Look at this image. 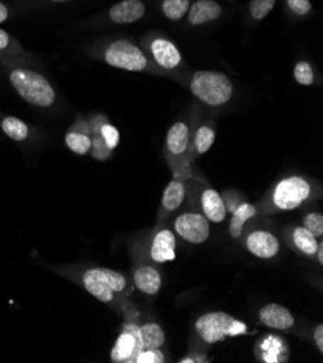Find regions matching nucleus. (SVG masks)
Returning <instances> with one entry per match:
<instances>
[{"label": "nucleus", "instance_id": "1", "mask_svg": "<svg viewBox=\"0 0 323 363\" xmlns=\"http://www.w3.org/2000/svg\"><path fill=\"white\" fill-rule=\"evenodd\" d=\"M320 187L312 178L305 175H287L264 194L258 213L263 216H270L275 213L292 211L306 206L307 203L317 199Z\"/></svg>", "mask_w": 323, "mask_h": 363}, {"label": "nucleus", "instance_id": "2", "mask_svg": "<svg viewBox=\"0 0 323 363\" xmlns=\"http://www.w3.org/2000/svg\"><path fill=\"white\" fill-rule=\"evenodd\" d=\"M86 291L104 304H114L129 297L132 286L126 275L102 267L87 268L75 277Z\"/></svg>", "mask_w": 323, "mask_h": 363}, {"label": "nucleus", "instance_id": "3", "mask_svg": "<svg viewBox=\"0 0 323 363\" xmlns=\"http://www.w3.org/2000/svg\"><path fill=\"white\" fill-rule=\"evenodd\" d=\"M9 82L21 99L32 106L48 108L57 101L55 89L38 71L21 67L11 68Z\"/></svg>", "mask_w": 323, "mask_h": 363}, {"label": "nucleus", "instance_id": "4", "mask_svg": "<svg viewBox=\"0 0 323 363\" xmlns=\"http://www.w3.org/2000/svg\"><path fill=\"white\" fill-rule=\"evenodd\" d=\"M192 126L185 121L173 123L165 136V158L174 178L187 181L192 177V161L195 160L190 148Z\"/></svg>", "mask_w": 323, "mask_h": 363}, {"label": "nucleus", "instance_id": "5", "mask_svg": "<svg viewBox=\"0 0 323 363\" xmlns=\"http://www.w3.org/2000/svg\"><path fill=\"white\" fill-rule=\"evenodd\" d=\"M189 89L202 103L219 107L229 103L235 89L232 80L217 69H199L190 79Z\"/></svg>", "mask_w": 323, "mask_h": 363}, {"label": "nucleus", "instance_id": "6", "mask_svg": "<svg viewBox=\"0 0 323 363\" xmlns=\"http://www.w3.org/2000/svg\"><path fill=\"white\" fill-rule=\"evenodd\" d=\"M195 332L203 343L214 345L228 337L246 335L248 324L225 311H210L196 320Z\"/></svg>", "mask_w": 323, "mask_h": 363}, {"label": "nucleus", "instance_id": "7", "mask_svg": "<svg viewBox=\"0 0 323 363\" xmlns=\"http://www.w3.org/2000/svg\"><path fill=\"white\" fill-rule=\"evenodd\" d=\"M103 61L111 67L132 71V72H153L161 74V71L142 48L129 40H116L103 50Z\"/></svg>", "mask_w": 323, "mask_h": 363}, {"label": "nucleus", "instance_id": "8", "mask_svg": "<svg viewBox=\"0 0 323 363\" xmlns=\"http://www.w3.org/2000/svg\"><path fill=\"white\" fill-rule=\"evenodd\" d=\"M174 233L192 245L204 243L210 236V222L199 211H185L173 222Z\"/></svg>", "mask_w": 323, "mask_h": 363}, {"label": "nucleus", "instance_id": "9", "mask_svg": "<svg viewBox=\"0 0 323 363\" xmlns=\"http://www.w3.org/2000/svg\"><path fill=\"white\" fill-rule=\"evenodd\" d=\"M141 350L142 345L139 337V324L128 320L111 350V360L114 363H133Z\"/></svg>", "mask_w": 323, "mask_h": 363}, {"label": "nucleus", "instance_id": "10", "mask_svg": "<svg viewBox=\"0 0 323 363\" xmlns=\"http://www.w3.org/2000/svg\"><path fill=\"white\" fill-rule=\"evenodd\" d=\"M239 239H242V246L251 255H254L258 259H273L278 255L281 249L280 239L273 232L264 229L249 230Z\"/></svg>", "mask_w": 323, "mask_h": 363}, {"label": "nucleus", "instance_id": "11", "mask_svg": "<svg viewBox=\"0 0 323 363\" xmlns=\"http://www.w3.org/2000/svg\"><path fill=\"white\" fill-rule=\"evenodd\" d=\"M148 52L151 61L164 71H175L183 64V55L178 47L164 36H154L148 41Z\"/></svg>", "mask_w": 323, "mask_h": 363}, {"label": "nucleus", "instance_id": "12", "mask_svg": "<svg viewBox=\"0 0 323 363\" xmlns=\"http://www.w3.org/2000/svg\"><path fill=\"white\" fill-rule=\"evenodd\" d=\"M177 257V239L175 233L168 228L155 230L150 242V259L154 264L163 265L174 261Z\"/></svg>", "mask_w": 323, "mask_h": 363}, {"label": "nucleus", "instance_id": "13", "mask_svg": "<svg viewBox=\"0 0 323 363\" xmlns=\"http://www.w3.org/2000/svg\"><path fill=\"white\" fill-rule=\"evenodd\" d=\"M258 318L265 328L278 332H289L296 325L293 313L277 303H270L261 307L258 311Z\"/></svg>", "mask_w": 323, "mask_h": 363}, {"label": "nucleus", "instance_id": "14", "mask_svg": "<svg viewBox=\"0 0 323 363\" xmlns=\"http://www.w3.org/2000/svg\"><path fill=\"white\" fill-rule=\"evenodd\" d=\"M256 357L264 363H281L289 359V346L281 336L267 335L256 343Z\"/></svg>", "mask_w": 323, "mask_h": 363}, {"label": "nucleus", "instance_id": "15", "mask_svg": "<svg viewBox=\"0 0 323 363\" xmlns=\"http://www.w3.org/2000/svg\"><path fill=\"white\" fill-rule=\"evenodd\" d=\"M186 196H187L186 181H183L180 178H173L163 193L160 214H158V226L161 225L163 220L167 219L171 213L180 208V206L186 200Z\"/></svg>", "mask_w": 323, "mask_h": 363}, {"label": "nucleus", "instance_id": "16", "mask_svg": "<svg viewBox=\"0 0 323 363\" xmlns=\"http://www.w3.org/2000/svg\"><path fill=\"white\" fill-rule=\"evenodd\" d=\"M92 126L87 119H77L65 133L67 148L76 155H87L92 151Z\"/></svg>", "mask_w": 323, "mask_h": 363}, {"label": "nucleus", "instance_id": "17", "mask_svg": "<svg viewBox=\"0 0 323 363\" xmlns=\"http://www.w3.org/2000/svg\"><path fill=\"white\" fill-rule=\"evenodd\" d=\"M200 208L203 216L212 223H222L226 219L228 208L225 204V200L222 194L212 189L210 186H206L200 190Z\"/></svg>", "mask_w": 323, "mask_h": 363}, {"label": "nucleus", "instance_id": "18", "mask_svg": "<svg viewBox=\"0 0 323 363\" xmlns=\"http://www.w3.org/2000/svg\"><path fill=\"white\" fill-rule=\"evenodd\" d=\"M132 282L138 291L153 297L160 293V289L163 286V274L154 265L141 264L133 269Z\"/></svg>", "mask_w": 323, "mask_h": 363}, {"label": "nucleus", "instance_id": "19", "mask_svg": "<svg viewBox=\"0 0 323 363\" xmlns=\"http://www.w3.org/2000/svg\"><path fill=\"white\" fill-rule=\"evenodd\" d=\"M285 240L292 249L306 258H314L319 239L303 226H290L285 230Z\"/></svg>", "mask_w": 323, "mask_h": 363}, {"label": "nucleus", "instance_id": "20", "mask_svg": "<svg viewBox=\"0 0 323 363\" xmlns=\"http://www.w3.org/2000/svg\"><path fill=\"white\" fill-rule=\"evenodd\" d=\"M146 11V4L142 0H122L111 8L109 18L118 25H128L141 21Z\"/></svg>", "mask_w": 323, "mask_h": 363}, {"label": "nucleus", "instance_id": "21", "mask_svg": "<svg viewBox=\"0 0 323 363\" xmlns=\"http://www.w3.org/2000/svg\"><path fill=\"white\" fill-rule=\"evenodd\" d=\"M221 16L222 6L218 2H214V0H196L193 5H190L187 12L189 23L193 26L213 22Z\"/></svg>", "mask_w": 323, "mask_h": 363}, {"label": "nucleus", "instance_id": "22", "mask_svg": "<svg viewBox=\"0 0 323 363\" xmlns=\"http://www.w3.org/2000/svg\"><path fill=\"white\" fill-rule=\"evenodd\" d=\"M258 213V206L251 204L246 201H242L234 211H232V217L229 222V236L232 239H239L243 235V228L245 225L257 217Z\"/></svg>", "mask_w": 323, "mask_h": 363}, {"label": "nucleus", "instance_id": "23", "mask_svg": "<svg viewBox=\"0 0 323 363\" xmlns=\"http://www.w3.org/2000/svg\"><path fill=\"white\" fill-rule=\"evenodd\" d=\"M214 139H217V132H214L213 125L210 123L199 125L195 129V132H192L190 148H192L193 157L204 155L213 147Z\"/></svg>", "mask_w": 323, "mask_h": 363}, {"label": "nucleus", "instance_id": "24", "mask_svg": "<svg viewBox=\"0 0 323 363\" xmlns=\"http://www.w3.org/2000/svg\"><path fill=\"white\" fill-rule=\"evenodd\" d=\"M139 337L143 349H161L165 345V332L155 321L139 324Z\"/></svg>", "mask_w": 323, "mask_h": 363}, {"label": "nucleus", "instance_id": "25", "mask_svg": "<svg viewBox=\"0 0 323 363\" xmlns=\"http://www.w3.org/2000/svg\"><path fill=\"white\" fill-rule=\"evenodd\" d=\"M0 128L5 132L8 138H11L15 142H23L29 136V126L15 116H6L0 121Z\"/></svg>", "mask_w": 323, "mask_h": 363}, {"label": "nucleus", "instance_id": "26", "mask_svg": "<svg viewBox=\"0 0 323 363\" xmlns=\"http://www.w3.org/2000/svg\"><path fill=\"white\" fill-rule=\"evenodd\" d=\"M190 5V0H163L161 12L170 21H180L187 15Z\"/></svg>", "mask_w": 323, "mask_h": 363}, {"label": "nucleus", "instance_id": "27", "mask_svg": "<svg viewBox=\"0 0 323 363\" xmlns=\"http://www.w3.org/2000/svg\"><path fill=\"white\" fill-rule=\"evenodd\" d=\"M293 74H295V80L300 86H313L314 84V71H313V67L310 65V62H307V61H303V60L299 61L295 65Z\"/></svg>", "mask_w": 323, "mask_h": 363}, {"label": "nucleus", "instance_id": "28", "mask_svg": "<svg viewBox=\"0 0 323 363\" xmlns=\"http://www.w3.org/2000/svg\"><path fill=\"white\" fill-rule=\"evenodd\" d=\"M277 0H251L249 2V13L256 21L265 19L271 11L274 9Z\"/></svg>", "mask_w": 323, "mask_h": 363}, {"label": "nucleus", "instance_id": "29", "mask_svg": "<svg viewBox=\"0 0 323 363\" xmlns=\"http://www.w3.org/2000/svg\"><path fill=\"white\" fill-rule=\"evenodd\" d=\"M303 228L313 233L317 239L323 236V214L319 211H310L303 216Z\"/></svg>", "mask_w": 323, "mask_h": 363}, {"label": "nucleus", "instance_id": "30", "mask_svg": "<svg viewBox=\"0 0 323 363\" xmlns=\"http://www.w3.org/2000/svg\"><path fill=\"white\" fill-rule=\"evenodd\" d=\"M100 136H102V139L104 140L106 147L109 148L111 151H115V150L118 148V145H119V142H121V133H119V130H118L109 121H107L106 123L102 125V128H100Z\"/></svg>", "mask_w": 323, "mask_h": 363}, {"label": "nucleus", "instance_id": "31", "mask_svg": "<svg viewBox=\"0 0 323 363\" xmlns=\"http://www.w3.org/2000/svg\"><path fill=\"white\" fill-rule=\"evenodd\" d=\"M22 52L19 44L13 36H11L5 29L0 28V55L4 54H16Z\"/></svg>", "mask_w": 323, "mask_h": 363}, {"label": "nucleus", "instance_id": "32", "mask_svg": "<svg viewBox=\"0 0 323 363\" xmlns=\"http://www.w3.org/2000/svg\"><path fill=\"white\" fill-rule=\"evenodd\" d=\"M165 354L161 352V349H143L141 350L133 363H164Z\"/></svg>", "mask_w": 323, "mask_h": 363}, {"label": "nucleus", "instance_id": "33", "mask_svg": "<svg viewBox=\"0 0 323 363\" xmlns=\"http://www.w3.org/2000/svg\"><path fill=\"white\" fill-rule=\"evenodd\" d=\"M287 6L299 16H306L312 11L310 0H287Z\"/></svg>", "mask_w": 323, "mask_h": 363}, {"label": "nucleus", "instance_id": "34", "mask_svg": "<svg viewBox=\"0 0 323 363\" xmlns=\"http://www.w3.org/2000/svg\"><path fill=\"white\" fill-rule=\"evenodd\" d=\"M313 342L320 353H323V324H317L313 330Z\"/></svg>", "mask_w": 323, "mask_h": 363}, {"label": "nucleus", "instance_id": "35", "mask_svg": "<svg viewBox=\"0 0 323 363\" xmlns=\"http://www.w3.org/2000/svg\"><path fill=\"white\" fill-rule=\"evenodd\" d=\"M196 362H207V359L200 356H186L178 360V363H196Z\"/></svg>", "mask_w": 323, "mask_h": 363}, {"label": "nucleus", "instance_id": "36", "mask_svg": "<svg viewBox=\"0 0 323 363\" xmlns=\"http://www.w3.org/2000/svg\"><path fill=\"white\" fill-rule=\"evenodd\" d=\"M9 18V9L5 4L0 2V23H4Z\"/></svg>", "mask_w": 323, "mask_h": 363}, {"label": "nucleus", "instance_id": "37", "mask_svg": "<svg viewBox=\"0 0 323 363\" xmlns=\"http://www.w3.org/2000/svg\"><path fill=\"white\" fill-rule=\"evenodd\" d=\"M316 259H317V264L319 265H323V242L320 240L319 242V246H317V250H316Z\"/></svg>", "mask_w": 323, "mask_h": 363}, {"label": "nucleus", "instance_id": "38", "mask_svg": "<svg viewBox=\"0 0 323 363\" xmlns=\"http://www.w3.org/2000/svg\"><path fill=\"white\" fill-rule=\"evenodd\" d=\"M54 4H65V2H71V0H51Z\"/></svg>", "mask_w": 323, "mask_h": 363}]
</instances>
